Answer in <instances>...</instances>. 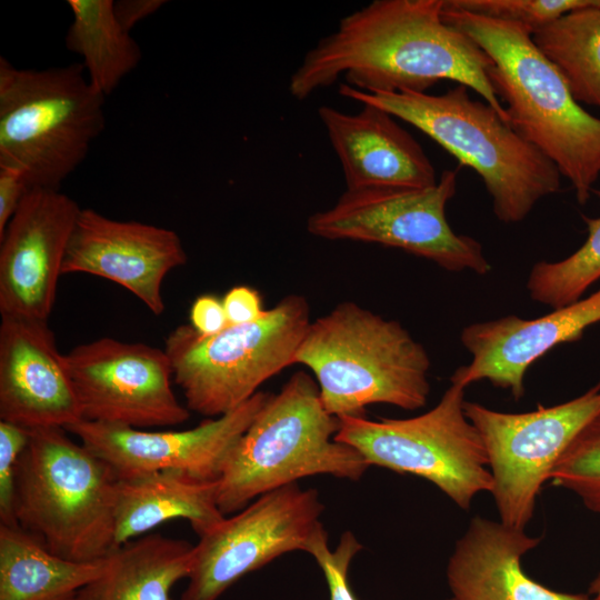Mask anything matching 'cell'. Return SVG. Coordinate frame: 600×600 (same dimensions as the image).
Returning a JSON list of instances; mask_svg holds the SVG:
<instances>
[{
  "mask_svg": "<svg viewBox=\"0 0 600 600\" xmlns=\"http://www.w3.org/2000/svg\"><path fill=\"white\" fill-rule=\"evenodd\" d=\"M339 427V418L323 407L316 380L306 371L293 373L269 396L230 452L218 481L222 514L306 477L359 480L369 464L354 448L336 440Z\"/></svg>",
  "mask_w": 600,
  "mask_h": 600,
  "instance_id": "obj_5",
  "label": "cell"
},
{
  "mask_svg": "<svg viewBox=\"0 0 600 600\" xmlns=\"http://www.w3.org/2000/svg\"><path fill=\"white\" fill-rule=\"evenodd\" d=\"M599 322L600 288L539 318L506 316L471 323L460 334L471 361L459 367L450 381L467 388L488 380L519 400L532 363L559 344L578 341L586 329Z\"/></svg>",
  "mask_w": 600,
  "mask_h": 600,
  "instance_id": "obj_18",
  "label": "cell"
},
{
  "mask_svg": "<svg viewBox=\"0 0 600 600\" xmlns=\"http://www.w3.org/2000/svg\"><path fill=\"white\" fill-rule=\"evenodd\" d=\"M67 3L72 21L64 37L66 48L82 58L89 82L107 97L140 63V46L117 21L112 0Z\"/></svg>",
  "mask_w": 600,
  "mask_h": 600,
  "instance_id": "obj_24",
  "label": "cell"
},
{
  "mask_svg": "<svg viewBox=\"0 0 600 600\" xmlns=\"http://www.w3.org/2000/svg\"><path fill=\"white\" fill-rule=\"evenodd\" d=\"M190 324L199 334L204 337L224 330L229 322L222 299L213 294L199 296L190 308Z\"/></svg>",
  "mask_w": 600,
  "mask_h": 600,
  "instance_id": "obj_33",
  "label": "cell"
},
{
  "mask_svg": "<svg viewBox=\"0 0 600 600\" xmlns=\"http://www.w3.org/2000/svg\"><path fill=\"white\" fill-rule=\"evenodd\" d=\"M107 563L63 559L20 526L0 524V600H78Z\"/></svg>",
  "mask_w": 600,
  "mask_h": 600,
  "instance_id": "obj_23",
  "label": "cell"
},
{
  "mask_svg": "<svg viewBox=\"0 0 600 600\" xmlns=\"http://www.w3.org/2000/svg\"><path fill=\"white\" fill-rule=\"evenodd\" d=\"M599 3L600 0H444L448 8L516 23L531 33L572 10Z\"/></svg>",
  "mask_w": 600,
  "mask_h": 600,
  "instance_id": "obj_28",
  "label": "cell"
},
{
  "mask_svg": "<svg viewBox=\"0 0 600 600\" xmlns=\"http://www.w3.org/2000/svg\"><path fill=\"white\" fill-rule=\"evenodd\" d=\"M230 326L247 324L259 320L267 311L258 290L248 286H236L222 298Z\"/></svg>",
  "mask_w": 600,
  "mask_h": 600,
  "instance_id": "obj_31",
  "label": "cell"
},
{
  "mask_svg": "<svg viewBox=\"0 0 600 600\" xmlns=\"http://www.w3.org/2000/svg\"><path fill=\"white\" fill-rule=\"evenodd\" d=\"M456 190L453 170L428 188L346 190L332 207L308 218L307 231L326 240L398 248L450 272L487 274L491 266L482 246L448 223L446 207Z\"/></svg>",
  "mask_w": 600,
  "mask_h": 600,
  "instance_id": "obj_10",
  "label": "cell"
},
{
  "mask_svg": "<svg viewBox=\"0 0 600 600\" xmlns=\"http://www.w3.org/2000/svg\"><path fill=\"white\" fill-rule=\"evenodd\" d=\"M442 10L443 0H373L347 14L304 54L290 77V96L304 100L341 77L364 92L424 93L450 80L480 94L509 123L488 76L491 59L444 22Z\"/></svg>",
  "mask_w": 600,
  "mask_h": 600,
  "instance_id": "obj_1",
  "label": "cell"
},
{
  "mask_svg": "<svg viewBox=\"0 0 600 600\" xmlns=\"http://www.w3.org/2000/svg\"><path fill=\"white\" fill-rule=\"evenodd\" d=\"M31 188L22 171L0 166V236Z\"/></svg>",
  "mask_w": 600,
  "mask_h": 600,
  "instance_id": "obj_32",
  "label": "cell"
},
{
  "mask_svg": "<svg viewBox=\"0 0 600 600\" xmlns=\"http://www.w3.org/2000/svg\"><path fill=\"white\" fill-rule=\"evenodd\" d=\"M81 208L59 189L31 188L0 236V313L49 320Z\"/></svg>",
  "mask_w": 600,
  "mask_h": 600,
  "instance_id": "obj_15",
  "label": "cell"
},
{
  "mask_svg": "<svg viewBox=\"0 0 600 600\" xmlns=\"http://www.w3.org/2000/svg\"><path fill=\"white\" fill-rule=\"evenodd\" d=\"M354 534L346 531L338 546L331 550L324 528L311 541L307 552L311 554L322 570L328 583L330 600H358L352 592L348 571L354 556L361 550ZM448 600H456L454 598Z\"/></svg>",
  "mask_w": 600,
  "mask_h": 600,
  "instance_id": "obj_29",
  "label": "cell"
},
{
  "mask_svg": "<svg viewBox=\"0 0 600 600\" xmlns=\"http://www.w3.org/2000/svg\"><path fill=\"white\" fill-rule=\"evenodd\" d=\"M193 549L156 533L132 539L107 556L104 572L79 591L78 600H171V588L191 572Z\"/></svg>",
  "mask_w": 600,
  "mask_h": 600,
  "instance_id": "obj_22",
  "label": "cell"
},
{
  "mask_svg": "<svg viewBox=\"0 0 600 600\" xmlns=\"http://www.w3.org/2000/svg\"><path fill=\"white\" fill-rule=\"evenodd\" d=\"M316 489L297 482L267 492L199 537L180 600H218L244 574L279 556L308 550L323 529Z\"/></svg>",
  "mask_w": 600,
  "mask_h": 600,
  "instance_id": "obj_12",
  "label": "cell"
},
{
  "mask_svg": "<svg viewBox=\"0 0 600 600\" xmlns=\"http://www.w3.org/2000/svg\"><path fill=\"white\" fill-rule=\"evenodd\" d=\"M186 262L187 252L174 230L116 220L81 208L61 272L90 273L113 281L159 316L166 309L162 282Z\"/></svg>",
  "mask_w": 600,
  "mask_h": 600,
  "instance_id": "obj_16",
  "label": "cell"
},
{
  "mask_svg": "<svg viewBox=\"0 0 600 600\" xmlns=\"http://www.w3.org/2000/svg\"><path fill=\"white\" fill-rule=\"evenodd\" d=\"M63 428L29 430L16 468L17 524L58 557L92 561L114 549L117 472Z\"/></svg>",
  "mask_w": 600,
  "mask_h": 600,
  "instance_id": "obj_6",
  "label": "cell"
},
{
  "mask_svg": "<svg viewBox=\"0 0 600 600\" xmlns=\"http://www.w3.org/2000/svg\"><path fill=\"white\" fill-rule=\"evenodd\" d=\"M464 411L488 456L500 521L524 530L556 463L600 412V381L569 401L529 412H501L468 401Z\"/></svg>",
  "mask_w": 600,
  "mask_h": 600,
  "instance_id": "obj_11",
  "label": "cell"
},
{
  "mask_svg": "<svg viewBox=\"0 0 600 600\" xmlns=\"http://www.w3.org/2000/svg\"><path fill=\"white\" fill-rule=\"evenodd\" d=\"M218 481L176 470L118 476L113 508L114 548L172 519H186L201 537L226 516L217 503Z\"/></svg>",
  "mask_w": 600,
  "mask_h": 600,
  "instance_id": "obj_21",
  "label": "cell"
},
{
  "mask_svg": "<svg viewBox=\"0 0 600 600\" xmlns=\"http://www.w3.org/2000/svg\"><path fill=\"white\" fill-rule=\"evenodd\" d=\"M588 237L569 257L559 261L537 262L528 277L530 298L552 309L582 298L600 279V217H583Z\"/></svg>",
  "mask_w": 600,
  "mask_h": 600,
  "instance_id": "obj_26",
  "label": "cell"
},
{
  "mask_svg": "<svg viewBox=\"0 0 600 600\" xmlns=\"http://www.w3.org/2000/svg\"><path fill=\"white\" fill-rule=\"evenodd\" d=\"M339 93L416 127L461 164L472 168L502 222L522 221L541 199L560 189L562 176L554 163L519 136L494 108L472 99L466 86L429 94L364 92L344 83Z\"/></svg>",
  "mask_w": 600,
  "mask_h": 600,
  "instance_id": "obj_3",
  "label": "cell"
},
{
  "mask_svg": "<svg viewBox=\"0 0 600 600\" xmlns=\"http://www.w3.org/2000/svg\"><path fill=\"white\" fill-rule=\"evenodd\" d=\"M549 481L578 496L590 511L600 513V412L571 441Z\"/></svg>",
  "mask_w": 600,
  "mask_h": 600,
  "instance_id": "obj_27",
  "label": "cell"
},
{
  "mask_svg": "<svg viewBox=\"0 0 600 600\" xmlns=\"http://www.w3.org/2000/svg\"><path fill=\"white\" fill-rule=\"evenodd\" d=\"M464 390L451 383L432 409L412 418L341 417L336 440L354 448L369 467L430 481L467 510L493 482L482 439L464 411Z\"/></svg>",
  "mask_w": 600,
  "mask_h": 600,
  "instance_id": "obj_9",
  "label": "cell"
},
{
  "mask_svg": "<svg viewBox=\"0 0 600 600\" xmlns=\"http://www.w3.org/2000/svg\"><path fill=\"white\" fill-rule=\"evenodd\" d=\"M442 18L491 59L488 76L511 128L554 163L586 203L600 176V118L572 97L526 27L451 9L444 0Z\"/></svg>",
  "mask_w": 600,
  "mask_h": 600,
  "instance_id": "obj_2",
  "label": "cell"
},
{
  "mask_svg": "<svg viewBox=\"0 0 600 600\" xmlns=\"http://www.w3.org/2000/svg\"><path fill=\"white\" fill-rule=\"evenodd\" d=\"M164 3V0L113 1V12L119 24L130 32L137 23L156 13Z\"/></svg>",
  "mask_w": 600,
  "mask_h": 600,
  "instance_id": "obj_34",
  "label": "cell"
},
{
  "mask_svg": "<svg viewBox=\"0 0 600 600\" xmlns=\"http://www.w3.org/2000/svg\"><path fill=\"white\" fill-rule=\"evenodd\" d=\"M269 396L258 391L237 409L182 431H146L86 420L66 430L118 476L176 470L200 480L219 481L230 452Z\"/></svg>",
  "mask_w": 600,
  "mask_h": 600,
  "instance_id": "obj_14",
  "label": "cell"
},
{
  "mask_svg": "<svg viewBox=\"0 0 600 600\" xmlns=\"http://www.w3.org/2000/svg\"><path fill=\"white\" fill-rule=\"evenodd\" d=\"M318 116L336 152L346 190L428 188L436 169L420 143L387 111L362 104L357 113L329 106Z\"/></svg>",
  "mask_w": 600,
  "mask_h": 600,
  "instance_id": "obj_19",
  "label": "cell"
},
{
  "mask_svg": "<svg viewBox=\"0 0 600 600\" xmlns=\"http://www.w3.org/2000/svg\"><path fill=\"white\" fill-rule=\"evenodd\" d=\"M0 420L28 430L82 420L66 354L47 320L1 317Z\"/></svg>",
  "mask_w": 600,
  "mask_h": 600,
  "instance_id": "obj_17",
  "label": "cell"
},
{
  "mask_svg": "<svg viewBox=\"0 0 600 600\" xmlns=\"http://www.w3.org/2000/svg\"><path fill=\"white\" fill-rule=\"evenodd\" d=\"M310 323L308 300L289 294L259 320L229 324L213 336L178 326L166 338L164 351L187 408L217 418L243 404L263 382L294 364Z\"/></svg>",
  "mask_w": 600,
  "mask_h": 600,
  "instance_id": "obj_8",
  "label": "cell"
},
{
  "mask_svg": "<svg viewBox=\"0 0 600 600\" xmlns=\"http://www.w3.org/2000/svg\"><path fill=\"white\" fill-rule=\"evenodd\" d=\"M592 600H600V573L593 579L589 587V593Z\"/></svg>",
  "mask_w": 600,
  "mask_h": 600,
  "instance_id": "obj_35",
  "label": "cell"
},
{
  "mask_svg": "<svg viewBox=\"0 0 600 600\" xmlns=\"http://www.w3.org/2000/svg\"><path fill=\"white\" fill-rule=\"evenodd\" d=\"M66 361L82 420L143 429L190 417L173 393L164 349L106 337L74 347Z\"/></svg>",
  "mask_w": 600,
  "mask_h": 600,
  "instance_id": "obj_13",
  "label": "cell"
},
{
  "mask_svg": "<svg viewBox=\"0 0 600 600\" xmlns=\"http://www.w3.org/2000/svg\"><path fill=\"white\" fill-rule=\"evenodd\" d=\"M28 440V429L0 420V524H17L13 514L14 476Z\"/></svg>",
  "mask_w": 600,
  "mask_h": 600,
  "instance_id": "obj_30",
  "label": "cell"
},
{
  "mask_svg": "<svg viewBox=\"0 0 600 600\" xmlns=\"http://www.w3.org/2000/svg\"><path fill=\"white\" fill-rule=\"evenodd\" d=\"M541 539L473 517L447 567L456 600H592L590 594L551 590L526 574L521 558Z\"/></svg>",
  "mask_w": 600,
  "mask_h": 600,
  "instance_id": "obj_20",
  "label": "cell"
},
{
  "mask_svg": "<svg viewBox=\"0 0 600 600\" xmlns=\"http://www.w3.org/2000/svg\"><path fill=\"white\" fill-rule=\"evenodd\" d=\"M104 100L80 62L37 70L0 57V166L59 189L103 132Z\"/></svg>",
  "mask_w": 600,
  "mask_h": 600,
  "instance_id": "obj_7",
  "label": "cell"
},
{
  "mask_svg": "<svg viewBox=\"0 0 600 600\" xmlns=\"http://www.w3.org/2000/svg\"><path fill=\"white\" fill-rule=\"evenodd\" d=\"M294 363L311 370L326 410L366 417V407L417 410L430 393V358L398 321L352 301L311 321Z\"/></svg>",
  "mask_w": 600,
  "mask_h": 600,
  "instance_id": "obj_4",
  "label": "cell"
},
{
  "mask_svg": "<svg viewBox=\"0 0 600 600\" xmlns=\"http://www.w3.org/2000/svg\"><path fill=\"white\" fill-rule=\"evenodd\" d=\"M532 40L572 97L600 109V3L566 13L536 30Z\"/></svg>",
  "mask_w": 600,
  "mask_h": 600,
  "instance_id": "obj_25",
  "label": "cell"
}]
</instances>
